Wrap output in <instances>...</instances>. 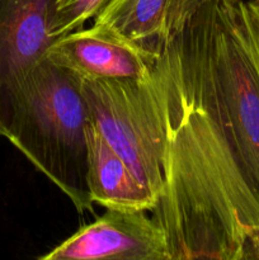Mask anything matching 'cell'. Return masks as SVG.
I'll use <instances>...</instances> for the list:
<instances>
[{
    "label": "cell",
    "mask_w": 259,
    "mask_h": 260,
    "mask_svg": "<svg viewBox=\"0 0 259 260\" xmlns=\"http://www.w3.org/2000/svg\"><path fill=\"white\" fill-rule=\"evenodd\" d=\"M243 260H259V229H255L246 236Z\"/></svg>",
    "instance_id": "8fae6325"
},
{
    "label": "cell",
    "mask_w": 259,
    "mask_h": 260,
    "mask_svg": "<svg viewBox=\"0 0 259 260\" xmlns=\"http://www.w3.org/2000/svg\"><path fill=\"white\" fill-rule=\"evenodd\" d=\"M90 121L81 80L47 57L0 101V136L50 179L80 213H93L86 185Z\"/></svg>",
    "instance_id": "7a4b0ae2"
},
{
    "label": "cell",
    "mask_w": 259,
    "mask_h": 260,
    "mask_svg": "<svg viewBox=\"0 0 259 260\" xmlns=\"http://www.w3.org/2000/svg\"><path fill=\"white\" fill-rule=\"evenodd\" d=\"M202 19L218 106L259 194V0H213Z\"/></svg>",
    "instance_id": "3957f363"
},
{
    "label": "cell",
    "mask_w": 259,
    "mask_h": 260,
    "mask_svg": "<svg viewBox=\"0 0 259 260\" xmlns=\"http://www.w3.org/2000/svg\"><path fill=\"white\" fill-rule=\"evenodd\" d=\"M213 0H113L94 27L159 53Z\"/></svg>",
    "instance_id": "52a82bcc"
},
{
    "label": "cell",
    "mask_w": 259,
    "mask_h": 260,
    "mask_svg": "<svg viewBox=\"0 0 259 260\" xmlns=\"http://www.w3.org/2000/svg\"><path fill=\"white\" fill-rule=\"evenodd\" d=\"M85 135L86 185L91 203L106 210L151 212L157 203V196L140 182L91 121Z\"/></svg>",
    "instance_id": "9c48e42d"
},
{
    "label": "cell",
    "mask_w": 259,
    "mask_h": 260,
    "mask_svg": "<svg viewBox=\"0 0 259 260\" xmlns=\"http://www.w3.org/2000/svg\"><path fill=\"white\" fill-rule=\"evenodd\" d=\"M159 53L91 25L55 38L46 57L80 80L140 81L151 75Z\"/></svg>",
    "instance_id": "8992f818"
},
{
    "label": "cell",
    "mask_w": 259,
    "mask_h": 260,
    "mask_svg": "<svg viewBox=\"0 0 259 260\" xmlns=\"http://www.w3.org/2000/svg\"><path fill=\"white\" fill-rule=\"evenodd\" d=\"M164 184L151 216L170 260H243L259 229V194L229 135L206 57L202 10L164 47Z\"/></svg>",
    "instance_id": "6da1fadb"
},
{
    "label": "cell",
    "mask_w": 259,
    "mask_h": 260,
    "mask_svg": "<svg viewBox=\"0 0 259 260\" xmlns=\"http://www.w3.org/2000/svg\"><path fill=\"white\" fill-rule=\"evenodd\" d=\"M41 260H170L167 238L147 211L107 210Z\"/></svg>",
    "instance_id": "5b68a950"
},
{
    "label": "cell",
    "mask_w": 259,
    "mask_h": 260,
    "mask_svg": "<svg viewBox=\"0 0 259 260\" xmlns=\"http://www.w3.org/2000/svg\"><path fill=\"white\" fill-rule=\"evenodd\" d=\"M56 0H0V101L46 57Z\"/></svg>",
    "instance_id": "ba28073f"
},
{
    "label": "cell",
    "mask_w": 259,
    "mask_h": 260,
    "mask_svg": "<svg viewBox=\"0 0 259 260\" xmlns=\"http://www.w3.org/2000/svg\"><path fill=\"white\" fill-rule=\"evenodd\" d=\"M113 0H56L51 14L48 33L52 40L81 29Z\"/></svg>",
    "instance_id": "30bf717a"
},
{
    "label": "cell",
    "mask_w": 259,
    "mask_h": 260,
    "mask_svg": "<svg viewBox=\"0 0 259 260\" xmlns=\"http://www.w3.org/2000/svg\"><path fill=\"white\" fill-rule=\"evenodd\" d=\"M90 121L155 194H161L167 152L168 71L164 48L145 80H81Z\"/></svg>",
    "instance_id": "277c9868"
}]
</instances>
